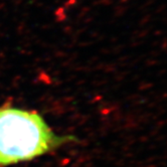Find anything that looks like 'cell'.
I'll return each instance as SVG.
<instances>
[{
	"instance_id": "obj_1",
	"label": "cell",
	"mask_w": 167,
	"mask_h": 167,
	"mask_svg": "<svg viewBox=\"0 0 167 167\" xmlns=\"http://www.w3.org/2000/svg\"><path fill=\"white\" fill-rule=\"evenodd\" d=\"M74 141L71 135L55 133L36 111L0 106V167L33 161Z\"/></svg>"
}]
</instances>
